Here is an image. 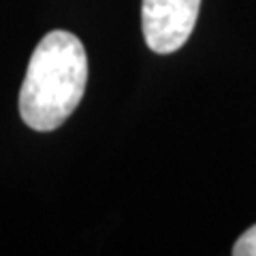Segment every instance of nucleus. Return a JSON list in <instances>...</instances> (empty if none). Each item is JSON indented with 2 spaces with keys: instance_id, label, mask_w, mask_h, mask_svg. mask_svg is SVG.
<instances>
[{
  "instance_id": "f257e3e1",
  "label": "nucleus",
  "mask_w": 256,
  "mask_h": 256,
  "mask_svg": "<svg viewBox=\"0 0 256 256\" xmlns=\"http://www.w3.org/2000/svg\"><path fill=\"white\" fill-rule=\"evenodd\" d=\"M88 56L84 43L66 30L41 38L28 62L20 90V116L32 130L60 128L84 98Z\"/></svg>"
},
{
  "instance_id": "f03ea898",
  "label": "nucleus",
  "mask_w": 256,
  "mask_h": 256,
  "mask_svg": "<svg viewBox=\"0 0 256 256\" xmlns=\"http://www.w3.org/2000/svg\"><path fill=\"white\" fill-rule=\"evenodd\" d=\"M201 0H143L141 28L148 47L166 56L178 52L196 26Z\"/></svg>"
},
{
  "instance_id": "7ed1b4c3",
  "label": "nucleus",
  "mask_w": 256,
  "mask_h": 256,
  "mask_svg": "<svg viewBox=\"0 0 256 256\" xmlns=\"http://www.w3.org/2000/svg\"><path fill=\"white\" fill-rule=\"evenodd\" d=\"M233 254L235 256H256V224L248 228L246 233L235 242Z\"/></svg>"
}]
</instances>
